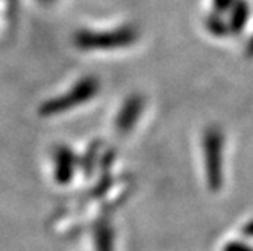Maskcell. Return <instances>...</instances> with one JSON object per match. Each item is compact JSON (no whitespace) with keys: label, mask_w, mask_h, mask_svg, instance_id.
<instances>
[{"label":"cell","mask_w":253,"mask_h":251,"mask_svg":"<svg viewBox=\"0 0 253 251\" xmlns=\"http://www.w3.org/2000/svg\"><path fill=\"white\" fill-rule=\"evenodd\" d=\"M205 177L211 191H220L224 181V135L221 129L211 126L202 138Z\"/></svg>","instance_id":"6da1fadb"},{"label":"cell","mask_w":253,"mask_h":251,"mask_svg":"<svg viewBox=\"0 0 253 251\" xmlns=\"http://www.w3.org/2000/svg\"><path fill=\"white\" fill-rule=\"evenodd\" d=\"M99 88L100 83L96 77L93 76L84 77L75 86H72L68 93L53 97L50 100H45L40 106V113L42 117H53L73 108H78L81 105H85L93 97H96V94L99 93Z\"/></svg>","instance_id":"7a4b0ae2"},{"label":"cell","mask_w":253,"mask_h":251,"mask_svg":"<svg viewBox=\"0 0 253 251\" xmlns=\"http://www.w3.org/2000/svg\"><path fill=\"white\" fill-rule=\"evenodd\" d=\"M136 41V32L130 28L114 31H81L75 35V42L82 50H114L129 47Z\"/></svg>","instance_id":"3957f363"},{"label":"cell","mask_w":253,"mask_h":251,"mask_svg":"<svg viewBox=\"0 0 253 251\" xmlns=\"http://www.w3.org/2000/svg\"><path fill=\"white\" fill-rule=\"evenodd\" d=\"M143 109H144V99L141 96L133 94V96L127 97L125 100V103L122 105V108L119 110V115L116 118L117 132L122 135L129 133L135 127L138 120H140Z\"/></svg>","instance_id":"277c9868"},{"label":"cell","mask_w":253,"mask_h":251,"mask_svg":"<svg viewBox=\"0 0 253 251\" xmlns=\"http://www.w3.org/2000/svg\"><path fill=\"white\" fill-rule=\"evenodd\" d=\"M55 179L58 183H68L76 170V156L68 147H58L55 150Z\"/></svg>","instance_id":"5b68a950"},{"label":"cell","mask_w":253,"mask_h":251,"mask_svg":"<svg viewBox=\"0 0 253 251\" xmlns=\"http://www.w3.org/2000/svg\"><path fill=\"white\" fill-rule=\"evenodd\" d=\"M96 251H114V236L112 229L108 222H100L94 232Z\"/></svg>","instance_id":"8992f818"},{"label":"cell","mask_w":253,"mask_h":251,"mask_svg":"<svg viewBox=\"0 0 253 251\" xmlns=\"http://www.w3.org/2000/svg\"><path fill=\"white\" fill-rule=\"evenodd\" d=\"M247 18H249V9H247V5L243 3V2H238L235 6H234V11H232V17H231V21H229V29L234 34H240L243 31V28L246 26L247 23Z\"/></svg>","instance_id":"52a82bcc"},{"label":"cell","mask_w":253,"mask_h":251,"mask_svg":"<svg viewBox=\"0 0 253 251\" xmlns=\"http://www.w3.org/2000/svg\"><path fill=\"white\" fill-rule=\"evenodd\" d=\"M223 251H253V248L241 241H232L224 245Z\"/></svg>","instance_id":"ba28073f"}]
</instances>
